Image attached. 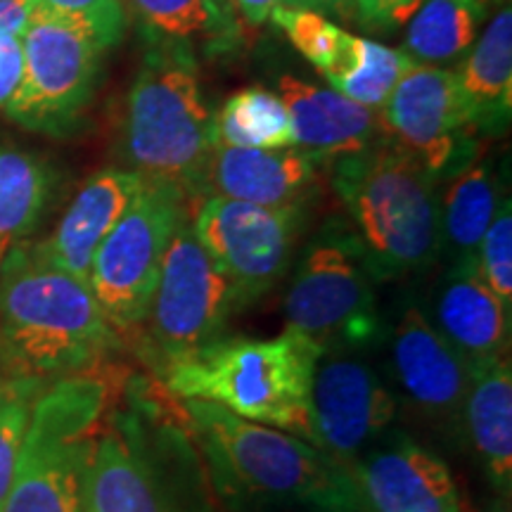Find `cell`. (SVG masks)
<instances>
[{"mask_svg": "<svg viewBox=\"0 0 512 512\" xmlns=\"http://www.w3.org/2000/svg\"><path fill=\"white\" fill-rule=\"evenodd\" d=\"M211 491L230 512H366L349 467L209 401H181Z\"/></svg>", "mask_w": 512, "mask_h": 512, "instance_id": "1", "label": "cell"}, {"mask_svg": "<svg viewBox=\"0 0 512 512\" xmlns=\"http://www.w3.org/2000/svg\"><path fill=\"white\" fill-rule=\"evenodd\" d=\"M124 347L86 280L17 242L0 259V366L10 377L86 375Z\"/></svg>", "mask_w": 512, "mask_h": 512, "instance_id": "2", "label": "cell"}, {"mask_svg": "<svg viewBox=\"0 0 512 512\" xmlns=\"http://www.w3.org/2000/svg\"><path fill=\"white\" fill-rule=\"evenodd\" d=\"M183 415L174 422L136 377L126 411L102 418L83 484V512H216Z\"/></svg>", "mask_w": 512, "mask_h": 512, "instance_id": "3", "label": "cell"}, {"mask_svg": "<svg viewBox=\"0 0 512 512\" xmlns=\"http://www.w3.org/2000/svg\"><path fill=\"white\" fill-rule=\"evenodd\" d=\"M325 351L302 332L223 335L159 375L178 401H209L256 425L309 441L313 373Z\"/></svg>", "mask_w": 512, "mask_h": 512, "instance_id": "4", "label": "cell"}, {"mask_svg": "<svg viewBox=\"0 0 512 512\" xmlns=\"http://www.w3.org/2000/svg\"><path fill=\"white\" fill-rule=\"evenodd\" d=\"M328 169L377 283L411 278L437 264L439 183L406 150L384 140Z\"/></svg>", "mask_w": 512, "mask_h": 512, "instance_id": "5", "label": "cell"}, {"mask_svg": "<svg viewBox=\"0 0 512 512\" xmlns=\"http://www.w3.org/2000/svg\"><path fill=\"white\" fill-rule=\"evenodd\" d=\"M211 150L214 114L204 100L195 53L174 43H150L121 117V157L128 171L200 200Z\"/></svg>", "mask_w": 512, "mask_h": 512, "instance_id": "6", "label": "cell"}, {"mask_svg": "<svg viewBox=\"0 0 512 512\" xmlns=\"http://www.w3.org/2000/svg\"><path fill=\"white\" fill-rule=\"evenodd\" d=\"M110 392L91 375H72L43 389L0 512H83V484L95 432Z\"/></svg>", "mask_w": 512, "mask_h": 512, "instance_id": "7", "label": "cell"}, {"mask_svg": "<svg viewBox=\"0 0 512 512\" xmlns=\"http://www.w3.org/2000/svg\"><path fill=\"white\" fill-rule=\"evenodd\" d=\"M361 242L349 223L330 219L299 256L285 297V328L302 332L323 351H363L384 337Z\"/></svg>", "mask_w": 512, "mask_h": 512, "instance_id": "8", "label": "cell"}, {"mask_svg": "<svg viewBox=\"0 0 512 512\" xmlns=\"http://www.w3.org/2000/svg\"><path fill=\"white\" fill-rule=\"evenodd\" d=\"M238 311L233 285L200 245L188 214L166 247L150 311L138 335L140 356L159 377L226 335Z\"/></svg>", "mask_w": 512, "mask_h": 512, "instance_id": "9", "label": "cell"}, {"mask_svg": "<svg viewBox=\"0 0 512 512\" xmlns=\"http://www.w3.org/2000/svg\"><path fill=\"white\" fill-rule=\"evenodd\" d=\"M19 38L22 79L5 114L29 131L67 136L91 107L107 50L88 27L41 8Z\"/></svg>", "mask_w": 512, "mask_h": 512, "instance_id": "10", "label": "cell"}, {"mask_svg": "<svg viewBox=\"0 0 512 512\" xmlns=\"http://www.w3.org/2000/svg\"><path fill=\"white\" fill-rule=\"evenodd\" d=\"M185 202L174 185L145 181L93 256L88 287L121 339H138L143 330L166 247L190 214Z\"/></svg>", "mask_w": 512, "mask_h": 512, "instance_id": "11", "label": "cell"}, {"mask_svg": "<svg viewBox=\"0 0 512 512\" xmlns=\"http://www.w3.org/2000/svg\"><path fill=\"white\" fill-rule=\"evenodd\" d=\"M309 209H271L211 195L190 216L200 245L233 285L238 309L259 302L290 271Z\"/></svg>", "mask_w": 512, "mask_h": 512, "instance_id": "12", "label": "cell"}, {"mask_svg": "<svg viewBox=\"0 0 512 512\" xmlns=\"http://www.w3.org/2000/svg\"><path fill=\"white\" fill-rule=\"evenodd\" d=\"M377 114L387 138L439 185L482 157V136L451 69L413 64Z\"/></svg>", "mask_w": 512, "mask_h": 512, "instance_id": "13", "label": "cell"}, {"mask_svg": "<svg viewBox=\"0 0 512 512\" xmlns=\"http://www.w3.org/2000/svg\"><path fill=\"white\" fill-rule=\"evenodd\" d=\"M358 351H325L309 396V444L335 463L354 460L392 432L401 401Z\"/></svg>", "mask_w": 512, "mask_h": 512, "instance_id": "14", "label": "cell"}, {"mask_svg": "<svg viewBox=\"0 0 512 512\" xmlns=\"http://www.w3.org/2000/svg\"><path fill=\"white\" fill-rule=\"evenodd\" d=\"M389 339V375L399 401L441 432L458 434L472 366L439 335L420 306H403Z\"/></svg>", "mask_w": 512, "mask_h": 512, "instance_id": "15", "label": "cell"}, {"mask_svg": "<svg viewBox=\"0 0 512 512\" xmlns=\"http://www.w3.org/2000/svg\"><path fill=\"white\" fill-rule=\"evenodd\" d=\"M366 512H463L456 479L437 453L387 432L349 465Z\"/></svg>", "mask_w": 512, "mask_h": 512, "instance_id": "16", "label": "cell"}, {"mask_svg": "<svg viewBox=\"0 0 512 512\" xmlns=\"http://www.w3.org/2000/svg\"><path fill=\"white\" fill-rule=\"evenodd\" d=\"M320 166L297 147L254 150L214 145L202 197L259 204V207H311Z\"/></svg>", "mask_w": 512, "mask_h": 512, "instance_id": "17", "label": "cell"}, {"mask_svg": "<svg viewBox=\"0 0 512 512\" xmlns=\"http://www.w3.org/2000/svg\"><path fill=\"white\" fill-rule=\"evenodd\" d=\"M278 95L290 114L292 147L309 155L320 169L389 140L380 114L344 98L335 88L285 76Z\"/></svg>", "mask_w": 512, "mask_h": 512, "instance_id": "18", "label": "cell"}, {"mask_svg": "<svg viewBox=\"0 0 512 512\" xmlns=\"http://www.w3.org/2000/svg\"><path fill=\"white\" fill-rule=\"evenodd\" d=\"M143 183L145 178L136 171H98L76 192L50 238L38 242L36 249L53 266L88 283L95 252L136 200Z\"/></svg>", "mask_w": 512, "mask_h": 512, "instance_id": "19", "label": "cell"}, {"mask_svg": "<svg viewBox=\"0 0 512 512\" xmlns=\"http://www.w3.org/2000/svg\"><path fill=\"white\" fill-rule=\"evenodd\" d=\"M432 325L472 370L508 358L510 313L475 266H451L432 302Z\"/></svg>", "mask_w": 512, "mask_h": 512, "instance_id": "20", "label": "cell"}, {"mask_svg": "<svg viewBox=\"0 0 512 512\" xmlns=\"http://www.w3.org/2000/svg\"><path fill=\"white\" fill-rule=\"evenodd\" d=\"M465 432L486 477L501 496L512 491V363L510 356L472 370L463 406Z\"/></svg>", "mask_w": 512, "mask_h": 512, "instance_id": "21", "label": "cell"}, {"mask_svg": "<svg viewBox=\"0 0 512 512\" xmlns=\"http://www.w3.org/2000/svg\"><path fill=\"white\" fill-rule=\"evenodd\" d=\"M479 136H501L512 110V10L505 8L475 38L453 69Z\"/></svg>", "mask_w": 512, "mask_h": 512, "instance_id": "22", "label": "cell"}, {"mask_svg": "<svg viewBox=\"0 0 512 512\" xmlns=\"http://www.w3.org/2000/svg\"><path fill=\"white\" fill-rule=\"evenodd\" d=\"M503 202L501 183L489 159L479 157L448 181L439 197L441 252H448L453 266H475L477 249L486 228Z\"/></svg>", "mask_w": 512, "mask_h": 512, "instance_id": "23", "label": "cell"}, {"mask_svg": "<svg viewBox=\"0 0 512 512\" xmlns=\"http://www.w3.org/2000/svg\"><path fill=\"white\" fill-rule=\"evenodd\" d=\"M143 24L150 43H174L197 55V48L226 50L238 41V24L221 0H124Z\"/></svg>", "mask_w": 512, "mask_h": 512, "instance_id": "24", "label": "cell"}, {"mask_svg": "<svg viewBox=\"0 0 512 512\" xmlns=\"http://www.w3.org/2000/svg\"><path fill=\"white\" fill-rule=\"evenodd\" d=\"M484 10L479 0H420L408 17L401 53L415 64L432 67L456 60L475 43Z\"/></svg>", "mask_w": 512, "mask_h": 512, "instance_id": "25", "label": "cell"}, {"mask_svg": "<svg viewBox=\"0 0 512 512\" xmlns=\"http://www.w3.org/2000/svg\"><path fill=\"white\" fill-rule=\"evenodd\" d=\"M50 192L53 174L43 159L0 145V259L38 226Z\"/></svg>", "mask_w": 512, "mask_h": 512, "instance_id": "26", "label": "cell"}, {"mask_svg": "<svg viewBox=\"0 0 512 512\" xmlns=\"http://www.w3.org/2000/svg\"><path fill=\"white\" fill-rule=\"evenodd\" d=\"M214 145L254 150L292 147L290 114L283 98L264 86L242 88L214 114Z\"/></svg>", "mask_w": 512, "mask_h": 512, "instance_id": "27", "label": "cell"}, {"mask_svg": "<svg viewBox=\"0 0 512 512\" xmlns=\"http://www.w3.org/2000/svg\"><path fill=\"white\" fill-rule=\"evenodd\" d=\"M413 64L411 57L403 55L401 50L356 36L349 60L337 74L328 76V83L344 98L380 112L394 93L396 83Z\"/></svg>", "mask_w": 512, "mask_h": 512, "instance_id": "28", "label": "cell"}, {"mask_svg": "<svg viewBox=\"0 0 512 512\" xmlns=\"http://www.w3.org/2000/svg\"><path fill=\"white\" fill-rule=\"evenodd\" d=\"M271 22L283 31L294 50L306 62H311L325 79L344 67L351 48H354L356 36L339 29L337 24H332L328 17L318 15V12L280 5L273 10Z\"/></svg>", "mask_w": 512, "mask_h": 512, "instance_id": "29", "label": "cell"}, {"mask_svg": "<svg viewBox=\"0 0 512 512\" xmlns=\"http://www.w3.org/2000/svg\"><path fill=\"white\" fill-rule=\"evenodd\" d=\"M48 384V380H38V377L8 375L0 380V510L15 477L34 403Z\"/></svg>", "mask_w": 512, "mask_h": 512, "instance_id": "30", "label": "cell"}, {"mask_svg": "<svg viewBox=\"0 0 512 512\" xmlns=\"http://www.w3.org/2000/svg\"><path fill=\"white\" fill-rule=\"evenodd\" d=\"M477 273L496 294L505 311H512V207L508 197L498 204L477 249Z\"/></svg>", "mask_w": 512, "mask_h": 512, "instance_id": "31", "label": "cell"}, {"mask_svg": "<svg viewBox=\"0 0 512 512\" xmlns=\"http://www.w3.org/2000/svg\"><path fill=\"white\" fill-rule=\"evenodd\" d=\"M34 8L83 24L93 31L105 50L117 46L128 29L124 0H34Z\"/></svg>", "mask_w": 512, "mask_h": 512, "instance_id": "32", "label": "cell"}, {"mask_svg": "<svg viewBox=\"0 0 512 512\" xmlns=\"http://www.w3.org/2000/svg\"><path fill=\"white\" fill-rule=\"evenodd\" d=\"M420 0H354V19L368 31H389L406 22Z\"/></svg>", "mask_w": 512, "mask_h": 512, "instance_id": "33", "label": "cell"}, {"mask_svg": "<svg viewBox=\"0 0 512 512\" xmlns=\"http://www.w3.org/2000/svg\"><path fill=\"white\" fill-rule=\"evenodd\" d=\"M22 79V38H0V110H5Z\"/></svg>", "mask_w": 512, "mask_h": 512, "instance_id": "34", "label": "cell"}, {"mask_svg": "<svg viewBox=\"0 0 512 512\" xmlns=\"http://www.w3.org/2000/svg\"><path fill=\"white\" fill-rule=\"evenodd\" d=\"M34 10V0H0V38L22 36Z\"/></svg>", "mask_w": 512, "mask_h": 512, "instance_id": "35", "label": "cell"}, {"mask_svg": "<svg viewBox=\"0 0 512 512\" xmlns=\"http://www.w3.org/2000/svg\"><path fill=\"white\" fill-rule=\"evenodd\" d=\"M228 10H235L245 19L249 27H261L271 19L273 10L280 8L285 0H221Z\"/></svg>", "mask_w": 512, "mask_h": 512, "instance_id": "36", "label": "cell"}, {"mask_svg": "<svg viewBox=\"0 0 512 512\" xmlns=\"http://www.w3.org/2000/svg\"><path fill=\"white\" fill-rule=\"evenodd\" d=\"M283 5H287V8L318 12L323 17L335 15L347 19V22L354 19V0H285Z\"/></svg>", "mask_w": 512, "mask_h": 512, "instance_id": "37", "label": "cell"}, {"mask_svg": "<svg viewBox=\"0 0 512 512\" xmlns=\"http://www.w3.org/2000/svg\"><path fill=\"white\" fill-rule=\"evenodd\" d=\"M491 512H510V496H501V501H496Z\"/></svg>", "mask_w": 512, "mask_h": 512, "instance_id": "38", "label": "cell"}, {"mask_svg": "<svg viewBox=\"0 0 512 512\" xmlns=\"http://www.w3.org/2000/svg\"><path fill=\"white\" fill-rule=\"evenodd\" d=\"M479 3H484V5H486V3H489V0H479Z\"/></svg>", "mask_w": 512, "mask_h": 512, "instance_id": "39", "label": "cell"}]
</instances>
